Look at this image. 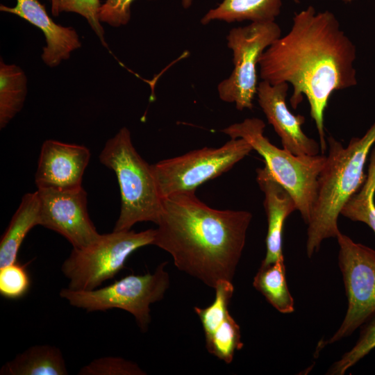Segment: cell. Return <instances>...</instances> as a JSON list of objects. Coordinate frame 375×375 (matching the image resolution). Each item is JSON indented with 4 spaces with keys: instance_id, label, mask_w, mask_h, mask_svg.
Masks as SVG:
<instances>
[{
    "instance_id": "obj_10",
    "label": "cell",
    "mask_w": 375,
    "mask_h": 375,
    "mask_svg": "<svg viewBox=\"0 0 375 375\" xmlns=\"http://www.w3.org/2000/svg\"><path fill=\"white\" fill-rule=\"evenodd\" d=\"M281 36L274 22H251L233 28L227 37V46L233 52V69L217 85L219 99L233 103L238 110L253 108L257 94V66L265 50Z\"/></svg>"
},
{
    "instance_id": "obj_21",
    "label": "cell",
    "mask_w": 375,
    "mask_h": 375,
    "mask_svg": "<svg viewBox=\"0 0 375 375\" xmlns=\"http://www.w3.org/2000/svg\"><path fill=\"white\" fill-rule=\"evenodd\" d=\"M375 149L372 152L368 174L360 190L343 207L341 214L353 222H360L371 228L375 234Z\"/></svg>"
},
{
    "instance_id": "obj_5",
    "label": "cell",
    "mask_w": 375,
    "mask_h": 375,
    "mask_svg": "<svg viewBox=\"0 0 375 375\" xmlns=\"http://www.w3.org/2000/svg\"><path fill=\"white\" fill-rule=\"evenodd\" d=\"M265 124L258 118H247L222 131L231 139L245 140L264 159L272 176L291 194L297 210L307 224L315 201L318 177L326 156H297L274 145L264 135Z\"/></svg>"
},
{
    "instance_id": "obj_1",
    "label": "cell",
    "mask_w": 375,
    "mask_h": 375,
    "mask_svg": "<svg viewBox=\"0 0 375 375\" xmlns=\"http://www.w3.org/2000/svg\"><path fill=\"white\" fill-rule=\"evenodd\" d=\"M356 48L335 15L327 10L317 12L312 6L295 12L290 31L260 58L262 81L292 87L294 109L306 97L323 154L327 149L324 111L333 92L356 85Z\"/></svg>"
},
{
    "instance_id": "obj_27",
    "label": "cell",
    "mask_w": 375,
    "mask_h": 375,
    "mask_svg": "<svg viewBox=\"0 0 375 375\" xmlns=\"http://www.w3.org/2000/svg\"><path fill=\"white\" fill-rule=\"evenodd\" d=\"M100 0H60V12H72L84 17L103 45L104 31L100 24Z\"/></svg>"
},
{
    "instance_id": "obj_25",
    "label": "cell",
    "mask_w": 375,
    "mask_h": 375,
    "mask_svg": "<svg viewBox=\"0 0 375 375\" xmlns=\"http://www.w3.org/2000/svg\"><path fill=\"white\" fill-rule=\"evenodd\" d=\"M78 375H145L139 365L118 356H104L83 366Z\"/></svg>"
},
{
    "instance_id": "obj_26",
    "label": "cell",
    "mask_w": 375,
    "mask_h": 375,
    "mask_svg": "<svg viewBox=\"0 0 375 375\" xmlns=\"http://www.w3.org/2000/svg\"><path fill=\"white\" fill-rule=\"evenodd\" d=\"M30 280L24 267L17 262L0 268V294L6 299H17L28 291Z\"/></svg>"
},
{
    "instance_id": "obj_14",
    "label": "cell",
    "mask_w": 375,
    "mask_h": 375,
    "mask_svg": "<svg viewBox=\"0 0 375 375\" xmlns=\"http://www.w3.org/2000/svg\"><path fill=\"white\" fill-rule=\"evenodd\" d=\"M16 1L14 7L1 4L0 10L17 15L42 31L47 46L43 49L42 58L46 65H58L61 60L69 58L72 51L81 46L76 31L72 27L56 24L38 0Z\"/></svg>"
},
{
    "instance_id": "obj_15",
    "label": "cell",
    "mask_w": 375,
    "mask_h": 375,
    "mask_svg": "<svg viewBox=\"0 0 375 375\" xmlns=\"http://www.w3.org/2000/svg\"><path fill=\"white\" fill-rule=\"evenodd\" d=\"M256 181L264 194V208L267 219L266 254L261 262L269 264L284 258L283 232L286 218L297 210L291 194L272 176L265 165L256 169Z\"/></svg>"
},
{
    "instance_id": "obj_29",
    "label": "cell",
    "mask_w": 375,
    "mask_h": 375,
    "mask_svg": "<svg viewBox=\"0 0 375 375\" xmlns=\"http://www.w3.org/2000/svg\"><path fill=\"white\" fill-rule=\"evenodd\" d=\"M51 3V13L54 16H58L60 12V0H50Z\"/></svg>"
},
{
    "instance_id": "obj_22",
    "label": "cell",
    "mask_w": 375,
    "mask_h": 375,
    "mask_svg": "<svg viewBox=\"0 0 375 375\" xmlns=\"http://www.w3.org/2000/svg\"><path fill=\"white\" fill-rule=\"evenodd\" d=\"M205 338L208 351L227 364L233 361L235 351L240 350L244 345L240 326L230 314Z\"/></svg>"
},
{
    "instance_id": "obj_8",
    "label": "cell",
    "mask_w": 375,
    "mask_h": 375,
    "mask_svg": "<svg viewBox=\"0 0 375 375\" xmlns=\"http://www.w3.org/2000/svg\"><path fill=\"white\" fill-rule=\"evenodd\" d=\"M253 150L244 139H231L219 148L203 147L151 165L162 199L194 192L202 183L231 169Z\"/></svg>"
},
{
    "instance_id": "obj_16",
    "label": "cell",
    "mask_w": 375,
    "mask_h": 375,
    "mask_svg": "<svg viewBox=\"0 0 375 375\" xmlns=\"http://www.w3.org/2000/svg\"><path fill=\"white\" fill-rule=\"evenodd\" d=\"M1 375H67L68 371L61 351L49 344L31 346L0 369Z\"/></svg>"
},
{
    "instance_id": "obj_20",
    "label": "cell",
    "mask_w": 375,
    "mask_h": 375,
    "mask_svg": "<svg viewBox=\"0 0 375 375\" xmlns=\"http://www.w3.org/2000/svg\"><path fill=\"white\" fill-rule=\"evenodd\" d=\"M26 94V78L15 65H0V126L4 128L22 109Z\"/></svg>"
},
{
    "instance_id": "obj_23",
    "label": "cell",
    "mask_w": 375,
    "mask_h": 375,
    "mask_svg": "<svg viewBox=\"0 0 375 375\" xmlns=\"http://www.w3.org/2000/svg\"><path fill=\"white\" fill-rule=\"evenodd\" d=\"M215 299L207 308L194 307V312L199 316L205 334L210 335L230 314L228 305L232 298L234 287L232 281L221 280L215 287Z\"/></svg>"
},
{
    "instance_id": "obj_24",
    "label": "cell",
    "mask_w": 375,
    "mask_h": 375,
    "mask_svg": "<svg viewBox=\"0 0 375 375\" xmlns=\"http://www.w3.org/2000/svg\"><path fill=\"white\" fill-rule=\"evenodd\" d=\"M359 337L353 347L333 363L326 374L343 375L375 348V314L360 327Z\"/></svg>"
},
{
    "instance_id": "obj_28",
    "label": "cell",
    "mask_w": 375,
    "mask_h": 375,
    "mask_svg": "<svg viewBox=\"0 0 375 375\" xmlns=\"http://www.w3.org/2000/svg\"><path fill=\"white\" fill-rule=\"evenodd\" d=\"M133 1L106 0L100 8V21L115 27L126 25L131 19V6Z\"/></svg>"
},
{
    "instance_id": "obj_11",
    "label": "cell",
    "mask_w": 375,
    "mask_h": 375,
    "mask_svg": "<svg viewBox=\"0 0 375 375\" xmlns=\"http://www.w3.org/2000/svg\"><path fill=\"white\" fill-rule=\"evenodd\" d=\"M40 199L38 225L65 237L73 248L85 247L99 234L91 221L87 208V192L80 187L60 190L38 189Z\"/></svg>"
},
{
    "instance_id": "obj_7",
    "label": "cell",
    "mask_w": 375,
    "mask_h": 375,
    "mask_svg": "<svg viewBox=\"0 0 375 375\" xmlns=\"http://www.w3.org/2000/svg\"><path fill=\"white\" fill-rule=\"evenodd\" d=\"M167 262L160 263L153 274L128 275L114 283L92 290L60 291V297L74 307L87 312L118 308L132 314L141 331L146 332L151 322L150 305L162 300L169 287Z\"/></svg>"
},
{
    "instance_id": "obj_30",
    "label": "cell",
    "mask_w": 375,
    "mask_h": 375,
    "mask_svg": "<svg viewBox=\"0 0 375 375\" xmlns=\"http://www.w3.org/2000/svg\"><path fill=\"white\" fill-rule=\"evenodd\" d=\"M181 2L182 6L185 9H188L192 6L193 3V0H181Z\"/></svg>"
},
{
    "instance_id": "obj_12",
    "label": "cell",
    "mask_w": 375,
    "mask_h": 375,
    "mask_svg": "<svg viewBox=\"0 0 375 375\" xmlns=\"http://www.w3.org/2000/svg\"><path fill=\"white\" fill-rule=\"evenodd\" d=\"M288 88L287 83L272 85L261 81L256 94L258 104L281 138L283 149L297 156L318 155L319 144L301 128L305 117L293 114L287 106Z\"/></svg>"
},
{
    "instance_id": "obj_18",
    "label": "cell",
    "mask_w": 375,
    "mask_h": 375,
    "mask_svg": "<svg viewBox=\"0 0 375 375\" xmlns=\"http://www.w3.org/2000/svg\"><path fill=\"white\" fill-rule=\"evenodd\" d=\"M281 7V0H223L205 14L201 23L206 25L217 20L228 23L274 22L279 15Z\"/></svg>"
},
{
    "instance_id": "obj_9",
    "label": "cell",
    "mask_w": 375,
    "mask_h": 375,
    "mask_svg": "<svg viewBox=\"0 0 375 375\" xmlns=\"http://www.w3.org/2000/svg\"><path fill=\"white\" fill-rule=\"evenodd\" d=\"M338 264L347 297V309L341 325L317 351L351 335L375 314V250L353 241L340 231Z\"/></svg>"
},
{
    "instance_id": "obj_31",
    "label": "cell",
    "mask_w": 375,
    "mask_h": 375,
    "mask_svg": "<svg viewBox=\"0 0 375 375\" xmlns=\"http://www.w3.org/2000/svg\"><path fill=\"white\" fill-rule=\"evenodd\" d=\"M340 1H343L344 3H350V2H352V1H353L355 0H340Z\"/></svg>"
},
{
    "instance_id": "obj_19",
    "label": "cell",
    "mask_w": 375,
    "mask_h": 375,
    "mask_svg": "<svg viewBox=\"0 0 375 375\" xmlns=\"http://www.w3.org/2000/svg\"><path fill=\"white\" fill-rule=\"evenodd\" d=\"M253 286L278 312L294 311V301L288 287L284 258L269 264H260L253 281Z\"/></svg>"
},
{
    "instance_id": "obj_6",
    "label": "cell",
    "mask_w": 375,
    "mask_h": 375,
    "mask_svg": "<svg viewBox=\"0 0 375 375\" xmlns=\"http://www.w3.org/2000/svg\"><path fill=\"white\" fill-rule=\"evenodd\" d=\"M155 229L144 231H113L100 235L89 245L73 248L61 266L68 288L92 290L115 277L124 267L128 256L137 249L152 244Z\"/></svg>"
},
{
    "instance_id": "obj_4",
    "label": "cell",
    "mask_w": 375,
    "mask_h": 375,
    "mask_svg": "<svg viewBox=\"0 0 375 375\" xmlns=\"http://www.w3.org/2000/svg\"><path fill=\"white\" fill-rule=\"evenodd\" d=\"M100 162L116 174L121 208L113 231H128L138 222L157 224L162 206L151 165L137 152L126 127L106 143Z\"/></svg>"
},
{
    "instance_id": "obj_2",
    "label": "cell",
    "mask_w": 375,
    "mask_h": 375,
    "mask_svg": "<svg viewBox=\"0 0 375 375\" xmlns=\"http://www.w3.org/2000/svg\"><path fill=\"white\" fill-rule=\"evenodd\" d=\"M252 214L217 210L194 192L162 199L152 244L168 252L175 266L214 288L218 281H233L245 245Z\"/></svg>"
},
{
    "instance_id": "obj_13",
    "label": "cell",
    "mask_w": 375,
    "mask_h": 375,
    "mask_svg": "<svg viewBox=\"0 0 375 375\" xmlns=\"http://www.w3.org/2000/svg\"><path fill=\"white\" fill-rule=\"evenodd\" d=\"M90 158V150L83 145L46 140L41 147L35 176L38 189L66 190L81 187Z\"/></svg>"
},
{
    "instance_id": "obj_3",
    "label": "cell",
    "mask_w": 375,
    "mask_h": 375,
    "mask_svg": "<svg viewBox=\"0 0 375 375\" xmlns=\"http://www.w3.org/2000/svg\"><path fill=\"white\" fill-rule=\"evenodd\" d=\"M328 153L317 181L315 201L307 229L306 253L310 258L322 242L337 237L338 219L347 202L362 187L364 168L375 142V122L361 138H353L344 147L333 137L327 139Z\"/></svg>"
},
{
    "instance_id": "obj_17",
    "label": "cell",
    "mask_w": 375,
    "mask_h": 375,
    "mask_svg": "<svg viewBox=\"0 0 375 375\" xmlns=\"http://www.w3.org/2000/svg\"><path fill=\"white\" fill-rule=\"evenodd\" d=\"M38 191L26 193L13 215L0 242V268L17 262L20 246L30 230L38 225Z\"/></svg>"
}]
</instances>
